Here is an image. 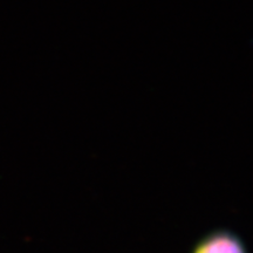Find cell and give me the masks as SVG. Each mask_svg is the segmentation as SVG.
Instances as JSON below:
<instances>
[{
    "instance_id": "6da1fadb",
    "label": "cell",
    "mask_w": 253,
    "mask_h": 253,
    "mask_svg": "<svg viewBox=\"0 0 253 253\" xmlns=\"http://www.w3.org/2000/svg\"><path fill=\"white\" fill-rule=\"evenodd\" d=\"M189 253H250L245 242L230 229H213L192 245Z\"/></svg>"
}]
</instances>
